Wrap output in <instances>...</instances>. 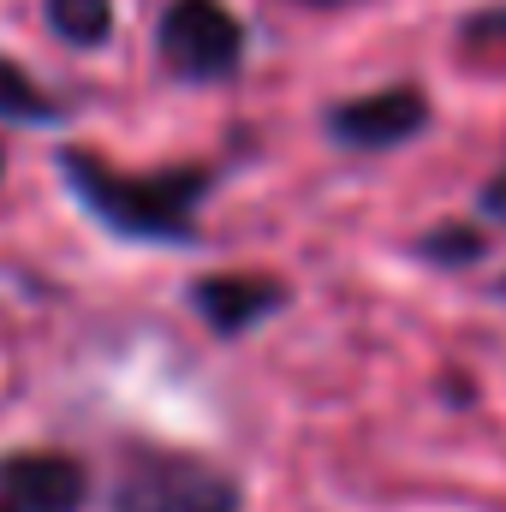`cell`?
Returning <instances> with one entry per match:
<instances>
[{"instance_id": "cell-7", "label": "cell", "mask_w": 506, "mask_h": 512, "mask_svg": "<svg viewBox=\"0 0 506 512\" xmlns=\"http://www.w3.org/2000/svg\"><path fill=\"white\" fill-rule=\"evenodd\" d=\"M48 24L72 48H102L114 30V0H48Z\"/></svg>"}, {"instance_id": "cell-9", "label": "cell", "mask_w": 506, "mask_h": 512, "mask_svg": "<svg viewBox=\"0 0 506 512\" xmlns=\"http://www.w3.org/2000/svg\"><path fill=\"white\" fill-rule=\"evenodd\" d=\"M417 256L423 262H477L483 256V233L477 227H435L417 239Z\"/></svg>"}, {"instance_id": "cell-2", "label": "cell", "mask_w": 506, "mask_h": 512, "mask_svg": "<svg viewBox=\"0 0 506 512\" xmlns=\"http://www.w3.org/2000/svg\"><path fill=\"white\" fill-rule=\"evenodd\" d=\"M108 512H239V483L215 471L209 459L137 447L120 465Z\"/></svg>"}, {"instance_id": "cell-14", "label": "cell", "mask_w": 506, "mask_h": 512, "mask_svg": "<svg viewBox=\"0 0 506 512\" xmlns=\"http://www.w3.org/2000/svg\"><path fill=\"white\" fill-rule=\"evenodd\" d=\"M501 292H506V280H501Z\"/></svg>"}, {"instance_id": "cell-4", "label": "cell", "mask_w": 506, "mask_h": 512, "mask_svg": "<svg viewBox=\"0 0 506 512\" xmlns=\"http://www.w3.org/2000/svg\"><path fill=\"white\" fill-rule=\"evenodd\" d=\"M423 126H429V96L417 84H393V90H376V96L340 102L328 114V137L346 143V149H399Z\"/></svg>"}, {"instance_id": "cell-10", "label": "cell", "mask_w": 506, "mask_h": 512, "mask_svg": "<svg viewBox=\"0 0 506 512\" xmlns=\"http://www.w3.org/2000/svg\"><path fill=\"white\" fill-rule=\"evenodd\" d=\"M465 42H495V48H506V6L471 12V18H465Z\"/></svg>"}, {"instance_id": "cell-3", "label": "cell", "mask_w": 506, "mask_h": 512, "mask_svg": "<svg viewBox=\"0 0 506 512\" xmlns=\"http://www.w3.org/2000/svg\"><path fill=\"white\" fill-rule=\"evenodd\" d=\"M161 66L185 84L233 78L245 60V24L221 0H173L161 12Z\"/></svg>"}, {"instance_id": "cell-11", "label": "cell", "mask_w": 506, "mask_h": 512, "mask_svg": "<svg viewBox=\"0 0 506 512\" xmlns=\"http://www.w3.org/2000/svg\"><path fill=\"white\" fill-rule=\"evenodd\" d=\"M483 209H489V215H506V173H495V179L483 185Z\"/></svg>"}, {"instance_id": "cell-8", "label": "cell", "mask_w": 506, "mask_h": 512, "mask_svg": "<svg viewBox=\"0 0 506 512\" xmlns=\"http://www.w3.org/2000/svg\"><path fill=\"white\" fill-rule=\"evenodd\" d=\"M0 120H6V126H54L60 108L36 90V78H30L24 66L0 60Z\"/></svg>"}, {"instance_id": "cell-1", "label": "cell", "mask_w": 506, "mask_h": 512, "mask_svg": "<svg viewBox=\"0 0 506 512\" xmlns=\"http://www.w3.org/2000/svg\"><path fill=\"white\" fill-rule=\"evenodd\" d=\"M60 173H66L72 197L120 239H143V245H191L197 239V203L209 191L203 167L120 173L90 149H60Z\"/></svg>"}, {"instance_id": "cell-6", "label": "cell", "mask_w": 506, "mask_h": 512, "mask_svg": "<svg viewBox=\"0 0 506 512\" xmlns=\"http://www.w3.org/2000/svg\"><path fill=\"white\" fill-rule=\"evenodd\" d=\"M191 304L203 310V322L215 334H245L251 322L274 316L286 304V286L274 274H209V280H197Z\"/></svg>"}, {"instance_id": "cell-5", "label": "cell", "mask_w": 506, "mask_h": 512, "mask_svg": "<svg viewBox=\"0 0 506 512\" xmlns=\"http://www.w3.org/2000/svg\"><path fill=\"white\" fill-rule=\"evenodd\" d=\"M84 465L66 453H6L0 512H84Z\"/></svg>"}, {"instance_id": "cell-12", "label": "cell", "mask_w": 506, "mask_h": 512, "mask_svg": "<svg viewBox=\"0 0 506 512\" xmlns=\"http://www.w3.org/2000/svg\"><path fill=\"white\" fill-rule=\"evenodd\" d=\"M304 6H346V0H304Z\"/></svg>"}, {"instance_id": "cell-13", "label": "cell", "mask_w": 506, "mask_h": 512, "mask_svg": "<svg viewBox=\"0 0 506 512\" xmlns=\"http://www.w3.org/2000/svg\"><path fill=\"white\" fill-rule=\"evenodd\" d=\"M0 173H6V149H0Z\"/></svg>"}]
</instances>
